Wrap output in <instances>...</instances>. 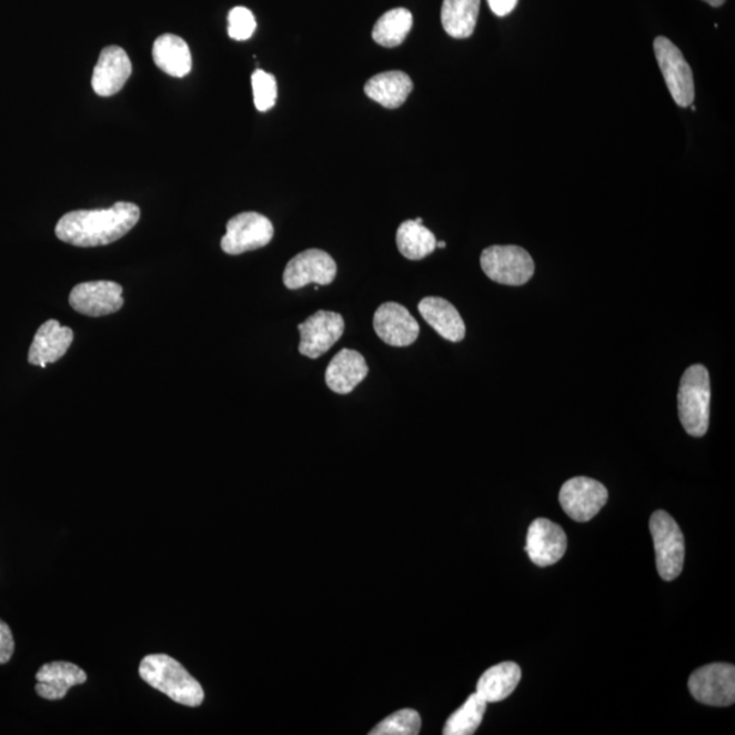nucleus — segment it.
I'll use <instances>...</instances> for the list:
<instances>
[{
    "label": "nucleus",
    "mask_w": 735,
    "mask_h": 735,
    "mask_svg": "<svg viewBox=\"0 0 735 735\" xmlns=\"http://www.w3.org/2000/svg\"><path fill=\"white\" fill-rule=\"evenodd\" d=\"M140 219L141 209L135 203L118 202L110 209L75 210L64 214L56 233L64 243L89 249L122 239Z\"/></svg>",
    "instance_id": "obj_1"
},
{
    "label": "nucleus",
    "mask_w": 735,
    "mask_h": 735,
    "mask_svg": "<svg viewBox=\"0 0 735 735\" xmlns=\"http://www.w3.org/2000/svg\"><path fill=\"white\" fill-rule=\"evenodd\" d=\"M140 676L144 683L183 706L198 707L204 701L202 685L170 655L144 656L140 665Z\"/></svg>",
    "instance_id": "obj_2"
},
{
    "label": "nucleus",
    "mask_w": 735,
    "mask_h": 735,
    "mask_svg": "<svg viewBox=\"0 0 735 735\" xmlns=\"http://www.w3.org/2000/svg\"><path fill=\"white\" fill-rule=\"evenodd\" d=\"M711 382L707 368L692 365L681 377L678 415L686 433L693 437L706 435L709 425Z\"/></svg>",
    "instance_id": "obj_3"
},
{
    "label": "nucleus",
    "mask_w": 735,
    "mask_h": 735,
    "mask_svg": "<svg viewBox=\"0 0 735 735\" xmlns=\"http://www.w3.org/2000/svg\"><path fill=\"white\" fill-rule=\"evenodd\" d=\"M653 535L656 568L662 580H677L684 568L685 540L676 521L665 511H656L650 520Z\"/></svg>",
    "instance_id": "obj_4"
},
{
    "label": "nucleus",
    "mask_w": 735,
    "mask_h": 735,
    "mask_svg": "<svg viewBox=\"0 0 735 735\" xmlns=\"http://www.w3.org/2000/svg\"><path fill=\"white\" fill-rule=\"evenodd\" d=\"M481 268L487 279L509 286L524 285L535 273L532 255L517 245L487 246L481 254Z\"/></svg>",
    "instance_id": "obj_5"
},
{
    "label": "nucleus",
    "mask_w": 735,
    "mask_h": 735,
    "mask_svg": "<svg viewBox=\"0 0 735 735\" xmlns=\"http://www.w3.org/2000/svg\"><path fill=\"white\" fill-rule=\"evenodd\" d=\"M654 50L673 100L681 108L692 105L695 100V81L683 52L664 36L655 39Z\"/></svg>",
    "instance_id": "obj_6"
},
{
    "label": "nucleus",
    "mask_w": 735,
    "mask_h": 735,
    "mask_svg": "<svg viewBox=\"0 0 735 735\" xmlns=\"http://www.w3.org/2000/svg\"><path fill=\"white\" fill-rule=\"evenodd\" d=\"M274 236V226L268 217L255 212L234 215L228 221L221 249L228 255H241L266 246Z\"/></svg>",
    "instance_id": "obj_7"
},
{
    "label": "nucleus",
    "mask_w": 735,
    "mask_h": 735,
    "mask_svg": "<svg viewBox=\"0 0 735 735\" xmlns=\"http://www.w3.org/2000/svg\"><path fill=\"white\" fill-rule=\"evenodd\" d=\"M693 698L714 707L732 706L735 702V667L728 664H711L697 668L689 678Z\"/></svg>",
    "instance_id": "obj_8"
},
{
    "label": "nucleus",
    "mask_w": 735,
    "mask_h": 735,
    "mask_svg": "<svg viewBox=\"0 0 735 735\" xmlns=\"http://www.w3.org/2000/svg\"><path fill=\"white\" fill-rule=\"evenodd\" d=\"M560 504L566 515L576 522H588L607 503L608 493L604 484L588 477H575L565 482L560 491Z\"/></svg>",
    "instance_id": "obj_9"
},
{
    "label": "nucleus",
    "mask_w": 735,
    "mask_h": 735,
    "mask_svg": "<svg viewBox=\"0 0 735 735\" xmlns=\"http://www.w3.org/2000/svg\"><path fill=\"white\" fill-rule=\"evenodd\" d=\"M299 351L305 358L315 360L328 353L341 340L345 331V321L336 312L318 311L305 322L299 324Z\"/></svg>",
    "instance_id": "obj_10"
},
{
    "label": "nucleus",
    "mask_w": 735,
    "mask_h": 735,
    "mask_svg": "<svg viewBox=\"0 0 735 735\" xmlns=\"http://www.w3.org/2000/svg\"><path fill=\"white\" fill-rule=\"evenodd\" d=\"M336 276V263L328 252L322 250H306L291 259L283 271V283L291 291L315 283L328 286Z\"/></svg>",
    "instance_id": "obj_11"
},
{
    "label": "nucleus",
    "mask_w": 735,
    "mask_h": 735,
    "mask_svg": "<svg viewBox=\"0 0 735 735\" xmlns=\"http://www.w3.org/2000/svg\"><path fill=\"white\" fill-rule=\"evenodd\" d=\"M123 288L112 281L80 283L70 293V305L82 315L99 318L122 310Z\"/></svg>",
    "instance_id": "obj_12"
},
{
    "label": "nucleus",
    "mask_w": 735,
    "mask_h": 735,
    "mask_svg": "<svg viewBox=\"0 0 735 735\" xmlns=\"http://www.w3.org/2000/svg\"><path fill=\"white\" fill-rule=\"evenodd\" d=\"M373 329L384 343L395 348L413 345L420 335V325L405 306L384 303L373 316Z\"/></svg>",
    "instance_id": "obj_13"
},
{
    "label": "nucleus",
    "mask_w": 735,
    "mask_h": 735,
    "mask_svg": "<svg viewBox=\"0 0 735 735\" xmlns=\"http://www.w3.org/2000/svg\"><path fill=\"white\" fill-rule=\"evenodd\" d=\"M566 534L563 527L545 517L530 524L526 540V553L538 566H550L560 562L566 552Z\"/></svg>",
    "instance_id": "obj_14"
},
{
    "label": "nucleus",
    "mask_w": 735,
    "mask_h": 735,
    "mask_svg": "<svg viewBox=\"0 0 735 735\" xmlns=\"http://www.w3.org/2000/svg\"><path fill=\"white\" fill-rule=\"evenodd\" d=\"M132 64L128 52L118 46L101 51L92 77V88L100 98H111L120 92L131 77Z\"/></svg>",
    "instance_id": "obj_15"
},
{
    "label": "nucleus",
    "mask_w": 735,
    "mask_h": 735,
    "mask_svg": "<svg viewBox=\"0 0 735 735\" xmlns=\"http://www.w3.org/2000/svg\"><path fill=\"white\" fill-rule=\"evenodd\" d=\"M72 341L74 333L70 328H64L53 319L47 321L41 324L29 349V364L46 368L48 364L57 363L68 353Z\"/></svg>",
    "instance_id": "obj_16"
},
{
    "label": "nucleus",
    "mask_w": 735,
    "mask_h": 735,
    "mask_svg": "<svg viewBox=\"0 0 735 735\" xmlns=\"http://www.w3.org/2000/svg\"><path fill=\"white\" fill-rule=\"evenodd\" d=\"M370 372L363 354L352 349H342L325 371V384L335 394H351Z\"/></svg>",
    "instance_id": "obj_17"
},
{
    "label": "nucleus",
    "mask_w": 735,
    "mask_h": 735,
    "mask_svg": "<svg viewBox=\"0 0 735 735\" xmlns=\"http://www.w3.org/2000/svg\"><path fill=\"white\" fill-rule=\"evenodd\" d=\"M38 685L36 692L47 701H62L72 686L85 684L88 676L70 662H51L40 668L36 674Z\"/></svg>",
    "instance_id": "obj_18"
},
{
    "label": "nucleus",
    "mask_w": 735,
    "mask_h": 735,
    "mask_svg": "<svg viewBox=\"0 0 735 735\" xmlns=\"http://www.w3.org/2000/svg\"><path fill=\"white\" fill-rule=\"evenodd\" d=\"M419 311L424 321L444 340L461 342L465 339V322L450 301L442 298H425L420 301Z\"/></svg>",
    "instance_id": "obj_19"
},
{
    "label": "nucleus",
    "mask_w": 735,
    "mask_h": 735,
    "mask_svg": "<svg viewBox=\"0 0 735 735\" xmlns=\"http://www.w3.org/2000/svg\"><path fill=\"white\" fill-rule=\"evenodd\" d=\"M412 78L403 71H385L372 77L365 83V94L389 110H395L405 104L413 92Z\"/></svg>",
    "instance_id": "obj_20"
},
{
    "label": "nucleus",
    "mask_w": 735,
    "mask_h": 735,
    "mask_svg": "<svg viewBox=\"0 0 735 735\" xmlns=\"http://www.w3.org/2000/svg\"><path fill=\"white\" fill-rule=\"evenodd\" d=\"M153 60L157 68L174 78L189 75L192 69L190 47L177 34H162L154 41Z\"/></svg>",
    "instance_id": "obj_21"
},
{
    "label": "nucleus",
    "mask_w": 735,
    "mask_h": 735,
    "mask_svg": "<svg viewBox=\"0 0 735 735\" xmlns=\"http://www.w3.org/2000/svg\"><path fill=\"white\" fill-rule=\"evenodd\" d=\"M522 671L514 662H503L482 674L477 684V695L486 703L505 701L521 683Z\"/></svg>",
    "instance_id": "obj_22"
},
{
    "label": "nucleus",
    "mask_w": 735,
    "mask_h": 735,
    "mask_svg": "<svg viewBox=\"0 0 735 735\" xmlns=\"http://www.w3.org/2000/svg\"><path fill=\"white\" fill-rule=\"evenodd\" d=\"M481 0H444L442 23L454 39H467L477 26Z\"/></svg>",
    "instance_id": "obj_23"
},
{
    "label": "nucleus",
    "mask_w": 735,
    "mask_h": 735,
    "mask_svg": "<svg viewBox=\"0 0 735 735\" xmlns=\"http://www.w3.org/2000/svg\"><path fill=\"white\" fill-rule=\"evenodd\" d=\"M436 243L435 234L415 220L402 222L397 228V250L411 261H421V259L431 255L436 250Z\"/></svg>",
    "instance_id": "obj_24"
},
{
    "label": "nucleus",
    "mask_w": 735,
    "mask_h": 735,
    "mask_svg": "<svg viewBox=\"0 0 735 735\" xmlns=\"http://www.w3.org/2000/svg\"><path fill=\"white\" fill-rule=\"evenodd\" d=\"M412 27L413 16L411 11L403 8L393 9L379 18L372 30V39L379 46L395 48L405 41Z\"/></svg>",
    "instance_id": "obj_25"
},
{
    "label": "nucleus",
    "mask_w": 735,
    "mask_h": 735,
    "mask_svg": "<svg viewBox=\"0 0 735 735\" xmlns=\"http://www.w3.org/2000/svg\"><path fill=\"white\" fill-rule=\"evenodd\" d=\"M487 703L482 701L477 692L470 695L465 704L457 708L445 723L444 735H472L477 732L484 719Z\"/></svg>",
    "instance_id": "obj_26"
},
{
    "label": "nucleus",
    "mask_w": 735,
    "mask_h": 735,
    "mask_svg": "<svg viewBox=\"0 0 735 735\" xmlns=\"http://www.w3.org/2000/svg\"><path fill=\"white\" fill-rule=\"evenodd\" d=\"M421 731V716L417 711H396L373 728L371 735H417Z\"/></svg>",
    "instance_id": "obj_27"
},
{
    "label": "nucleus",
    "mask_w": 735,
    "mask_h": 735,
    "mask_svg": "<svg viewBox=\"0 0 735 735\" xmlns=\"http://www.w3.org/2000/svg\"><path fill=\"white\" fill-rule=\"evenodd\" d=\"M252 92H254V102L258 111L268 112L275 105L279 89L273 74L258 69L251 77Z\"/></svg>",
    "instance_id": "obj_28"
},
{
    "label": "nucleus",
    "mask_w": 735,
    "mask_h": 735,
    "mask_svg": "<svg viewBox=\"0 0 735 735\" xmlns=\"http://www.w3.org/2000/svg\"><path fill=\"white\" fill-rule=\"evenodd\" d=\"M256 21L252 11L238 6V8L229 11L228 16V34L229 38L238 41H244L252 38L255 33Z\"/></svg>",
    "instance_id": "obj_29"
},
{
    "label": "nucleus",
    "mask_w": 735,
    "mask_h": 735,
    "mask_svg": "<svg viewBox=\"0 0 735 735\" xmlns=\"http://www.w3.org/2000/svg\"><path fill=\"white\" fill-rule=\"evenodd\" d=\"M14 637L10 626L0 620V665L8 664L14 654Z\"/></svg>",
    "instance_id": "obj_30"
},
{
    "label": "nucleus",
    "mask_w": 735,
    "mask_h": 735,
    "mask_svg": "<svg viewBox=\"0 0 735 735\" xmlns=\"http://www.w3.org/2000/svg\"><path fill=\"white\" fill-rule=\"evenodd\" d=\"M520 0H487L490 8L497 17H505L515 10Z\"/></svg>",
    "instance_id": "obj_31"
},
{
    "label": "nucleus",
    "mask_w": 735,
    "mask_h": 735,
    "mask_svg": "<svg viewBox=\"0 0 735 735\" xmlns=\"http://www.w3.org/2000/svg\"><path fill=\"white\" fill-rule=\"evenodd\" d=\"M704 2L713 6V8H721V6L726 2V0H704Z\"/></svg>",
    "instance_id": "obj_32"
},
{
    "label": "nucleus",
    "mask_w": 735,
    "mask_h": 735,
    "mask_svg": "<svg viewBox=\"0 0 735 735\" xmlns=\"http://www.w3.org/2000/svg\"><path fill=\"white\" fill-rule=\"evenodd\" d=\"M445 245H447L445 244V241H437L436 249H445Z\"/></svg>",
    "instance_id": "obj_33"
},
{
    "label": "nucleus",
    "mask_w": 735,
    "mask_h": 735,
    "mask_svg": "<svg viewBox=\"0 0 735 735\" xmlns=\"http://www.w3.org/2000/svg\"><path fill=\"white\" fill-rule=\"evenodd\" d=\"M415 221H417L419 224H423V219H417V220H415Z\"/></svg>",
    "instance_id": "obj_34"
}]
</instances>
